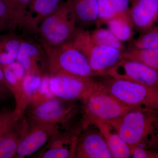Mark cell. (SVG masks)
Segmentation results:
<instances>
[{
  "label": "cell",
  "instance_id": "obj_21",
  "mask_svg": "<svg viewBox=\"0 0 158 158\" xmlns=\"http://www.w3.org/2000/svg\"><path fill=\"white\" fill-rule=\"evenodd\" d=\"M121 59L138 61L158 72V48L139 49L133 48L122 52Z\"/></svg>",
  "mask_w": 158,
  "mask_h": 158
},
{
  "label": "cell",
  "instance_id": "obj_1",
  "mask_svg": "<svg viewBox=\"0 0 158 158\" xmlns=\"http://www.w3.org/2000/svg\"><path fill=\"white\" fill-rule=\"evenodd\" d=\"M110 124L131 150L148 141L152 143L158 131V110L131 107Z\"/></svg>",
  "mask_w": 158,
  "mask_h": 158
},
{
  "label": "cell",
  "instance_id": "obj_11",
  "mask_svg": "<svg viewBox=\"0 0 158 158\" xmlns=\"http://www.w3.org/2000/svg\"><path fill=\"white\" fill-rule=\"evenodd\" d=\"M128 14L133 28L141 34L158 25V0H131Z\"/></svg>",
  "mask_w": 158,
  "mask_h": 158
},
{
  "label": "cell",
  "instance_id": "obj_20",
  "mask_svg": "<svg viewBox=\"0 0 158 158\" xmlns=\"http://www.w3.org/2000/svg\"><path fill=\"white\" fill-rule=\"evenodd\" d=\"M106 23L108 29L121 42L127 41L132 37L133 27L128 13L118 15Z\"/></svg>",
  "mask_w": 158,
  "mask_h": 158
},
{
  "label": "cell",
  "instance_id": "obj_7",
  "mask_svg": "<svg viewBox=\"0 0 158 158\" xmlns=\"http://www.w3.org/2000/svg\"><path fill=\"white\" fill-rule=\"evenodd\" d=\"M72 102L56 96L45 98L32 104L27 112L28 121L56 125H66L77 111Z\"/></svg>",
  "mask_w": 158,
  "mask_h": 158
},
{
  "label": "cell",
  "instance_id": "obj_2",
  "mask_svg": "<svg viewBox=\"0 0 158 158\" xmlns=\"http://www.w3.org/2000/svg\"><path fill=\"white\" fill-rule=\"evenodd\" d=\"M50 77L68 76L89 78L98 77L86 57L71 41L52 47L41 43Z\"/></svg>",
  "mask_w": 158,
  "mask_h": 158
},
{
  "label": "cell",
  "instance_id": "obj_12",
  "mask_svg": "<svg viewBox=\"0 0 158 158\" xmlns=\"http://www.w3.org/2000/svg\"><path fill=\"white\" fill-rule=\"evenodd\" d=\"M74 158H112L106 140L100 132L87 131L77 139Z\"/></svg>",
  "mask_w": 158,
  "mask_h": 158
},
{
  "label": "cell",
  "instance_id": "obj_26",
  "mask_svg": "<svg viewBox=\"0 0 158 158\" xmlns=\"http://www.w3.org/2000/svg\"><path fill=\"white\" fill-rule=\"evenodd\" d=\"M11 2L16 26L22 27L28 7L32 0H9Z\"/></svg>",
  "mask_w": 158,
  "mask_h": 158
},
{
  "label": "cell",
  "instance_id": "obj_18",
  "mask_svg": "<svg viewBox=\"0 0 158 158\" xmlns=\"http://www.w3.org/2000/svg\"><path fill=\"white\" fill-rule=\"evenodd\" d=\"M22 40L13 34H0V65H9L17 61Z\"/></svg>",
  "mask_w": 158,
  "mask_h": 158
},
{
  "label": "cell",
  "instance_id": "obj_29",
  "mask_svg": "<svg viewBox=\"0 0 158 158\" xmlns=\"http://www.w3.org/2000/svg\"><path fill=\"white\" fill-rule=\"evenodd\" d=\"M11 93L9 84L5 77L2 68L0 65V98L6 97V94Z\"/></svg>",
  "mask_w": 158,
  "mask_h": 158
},
{
  "label": "cell",
  "instance_id": "obj_28",
  "mask_svg": "<svg viewBox=\"0 0 158 158\" xmlns=\"http://www.w3.org/2000/svg\"><path fill=\"white\" fill-rule=\"evenodd\" d=\"M158 153L141 147L137 146L131 150V157L134 158H157Z\"/></svg>",
  "mask_w": 158,
  "mask_h": 158
},
{
  "label": "cell",
  "instance_id": "obj_10",
  "mask_svg": "<svg viewBox=\"0 0 158 158\" xmlns=\"http://www.w3.org/2000/svg\"><path fill=\"white\" fill-rule=\"evenodd\" d=\"M28 122V129L19 144L16 157H25L36 152L48 143L60 128L56 125Z\"/></svg>",
  "mask_w": 158,
  "mask_h": 158
},
{
  "label": "cell",
  "instance_id": "obj_24",
  "mask_svg": "<svg viewBox=\"0 0 158 158\" xmlns=\"http://www.w3.org/2000/svg\"><path fill=\"white\" fill-rule=\"evenodd\" d=\"M139 49L158 48V25L141 34L133 43V47Z\"/></svg>",
  "mask_w": 158,
  "mask_h": 158
},
{
  "label": "cell",
  "instance_id": "obj_9",
  "mask_svg": "<svg viewBox=\"0 0 158 158\" xmlns=\"http://www.w3.org/2000/svg\"><path fill=\"white\" fill-rule=\"evenodd\" d=\"M107 75L158 88V72L135 60L121 59L110 69Z\"/></svg>",
  "mask_w": 158,
  "mask_h": 158
},
{
  "label": "cell",
  "instance_id": "obj_8",
  "mask_svg": "<svg viewBox=\"0 0 158 158\" xmlns=\"http://www.w3.org/2000/svg\"><path fill=\"white\" fill-rule=\"evenodd\" d=\"M94 78H82L68 76L50 77L49 89L54 96L66 100H82L98 86Z\"/></svg>",
  "mask_w": 158,
  "mask_h": 158
},
{
  "label": "cell",
  "instance_id": "obj_27",
  "mask_svg": "<svg viewBox=\"0 0 158 158\" xmlns=\"http://www.w3.org/2000/svg\"><path fill=\"white\" fill-rule=\"evenodd\" d=\"M71 152L65 148H49L44 152L40 154L37 158H72Z\"/></svg>",
  "mask_w": 158,
  "mask_h": 158
},
{
  "label": "cell",
  "instance_id": "obj_3",
  "mask_svg": "<svg viewBox=\"0 0 158 158\" xmlns=\"http://www.w3.org/2000/svg\"><path fill=\"white\" fill-rule=\"evenodd\" d=\"M81 127L110 123L122 116L130 108L100 87L99 85L82 100Z\"/></svg>",
  "mask_w": 158,
  "mask_h": 158
},
{
  "label": "cell",
  "instance_id": "obj_14",
  "mask_svg": "<svg viewBox=\"0 0 158 158\" xmlns=\"http://www.w3.org/2000/svg\"><path fill=\"white\" fill-rule=\"evenodd\" d=\"M29 126L27 118L22 116L0 141V158H11L16 156L19 144Z\"/></svg>",
  "mask_w": 158,
  "mask_h": 158
},
{
  "label": "cell",
  "instance_id": "obj_5",
  "mask_svg": "<svg viewBox=\"0 0 158 158\" xmlns=\"http://www.w3.org/2000/svg\"><path fill=\"white\" fill-rule=\"evenodd\" d=\"M77 23L73 12L66 2L63 3L40 24L37 31L41 42L55 47L71 41L78 30Z\"/></svg>",
  "mask_w": 158,
  "mask_h": 158
},
{
  "label": "cell",
  "instance_id": "obj_16",
  "mask_svg": "<svg viewBox=\"0 0 158 158\" xmlns=\"http://www.w3.org/2000/svg\"><path fill=\"white\" fill-rule=\"evenodd\" d=\"M41 56L40 50L35 44L23 40L19 51L17 61L24 69L26 73L42 77L38 66Z\"/></svg>",
  "mask_w": 158,
  "mask_h": 158
},
{
  "label": "cell",
  "instance_id": "obj_23",
  "mask_svg": "<svg viewBox=\"0 0 158 158\" xmlns=\"http://www.w3.org/2000/svg\"><path fill=\"white\" fill-rule=\"evenodd\" d=\"M16 27L11 2L9 0H0V31L11 30Z\"/></svg>",
  "mask_w": 158,
  "mask_h": 158
},
{
  "label": "cell",
  "instance_id": "obj_22",
  "mask_svg": "<svg viewBox=\"0 0 158 158\" xmlns=\"http://www.w3.org/2000/svg\"><path fill=\"white\" fill-rule=\"evenodd\" d=\"M92 41L98 45L117 49L123 51L124 48L119 40L109 29L98 28L90 32Z\"/></svg>",
  "mask_w": 158,
  "mask_h": 158
},
{
  "label": "cell",
  "instance_id": "obj_13",
  "mask_svg": "<svg viewBox=\"0 0 158 158\" xmlns=\"http://www.w3.org/2000/svg\"><path fill=\"white\" fill-rule=\"evenodd\" d=\"M62 0H32L22 27L29 31H37L43 20L59 9Z\"/></svg>",
  "mask_w": 158,
  "mask_h": 158
},
{
  "label": "cell",
  "instance_id": "obj_15",
  "mask_svg": "<svg viewBox=\"0 0 158 158\" xmlns=\"http://www.w3.org/2000/svg\"><path fill=\"white\" fill-rule=\"evenodd\" d=\"M96 127L106 140L113 158L131 157V148L110 124L100 123Z\"/></svg>",
  "mask_w": 158,
  "mask_h": 158
},
{
  "label": "cell",
  "instance_id": "obj_17",
  "mask_svg": "<svg viewBox=\"0 0 158 158\" xmlns=\"http://www.w3.org/2000/svg\"><path fill=\"white\" fill-rule=\"evenodd\" d=\"M77 22L91 24L98 21L97 0H66Z\"/></svg>",
  "mask_w": 158,
  "mask_h": 158
},
{
  "label": "cell",
  "instance_id": "obj_6",
  "mask_svg": "<svg viewBox=\"0 0 158 158\" xmlns=\"http://www.w3.org/2000/svg\"><path fill=\"white\" fill-rule=\"evenodd\" d=\"M71 42L85 55L98 77L107 75L121 59L122 51L98 45L92 41L89 31L78 29Z\"/></svg>",
  "mask_w": 158,
  "mask_h": 158
},
{
  "label": "cell",
  "instance_id": "obj_19",
  "mask_svg": "<svg viewBox=\"0 0 158 158\" xmlns=\"http://www.w3.org/2000/svg\"><path fill=\"white\" fill-rule=\"evenodd\" d=\"M98 21L107 22L118 15L128 13L130 0H97Z\"/></svg>",
  "mask_w": 158,
  "mask_h": 158
},
{
  "label": "cell",
  "instance_id": "obj_30",
  "mask_svg": "<svg viewBox=\"0 0 158 158\" xmlns=\"http://www.w3.org/2000/svg\"><path fill=\"white\" fill-rule=\"evenodd\" d=\"M158 144V131L153 141H152V145H154V144Z\"/></svg>",
  "mask_w": 158,
  "mask_h": 158
},
{
  "label": "cell",
  "instance_id": "obj_25",
  "mask_svg": "<svg viewBox=\"0 0 158 158\" xmlns=\"http://www.w3.org/2000/svg\"><path fill=\"white\" fill-rule=\"evenodd\" d=\"M23 115H18L14 110L0 113V141Z\"/></svg>",
  "mask_w": 158,
  "mask_h": 158
},
{
  "label": "cell",
  "instance_id": "obj_4",
  "mask_svg": "<svg viewBox=\"0 0 158 158\" xmlns=\"http://www.w3.org/2000/svg\"><path fill=\"white\" fill-rule=\"evenodd\" d=\"M100 87L129 107L158 110V88L108 75L100 77Z\"/></svg>",
  "mask_w": 158,
  "mask_h": 158
}]
</instances>
